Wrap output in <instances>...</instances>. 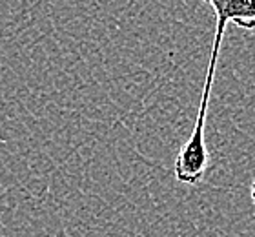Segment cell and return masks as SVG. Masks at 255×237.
Returning a JSON list of instances; mask_svg holds the SVG:
<instances>
[{"instance_id": "6da1fadb", "label": "cell", "mask_w": 255, "mask_h": 237, "mask_svg": "<svg viewBox=\"0 0 255 237\" xmlns=\"http://www.w3.org/2000/svg\"><path fill=\"white\" fill-rule=\"evenodd\" d=\"M224 35L215 33L212 42V55H210V64H208L206 79L202 86L201 102L197 110L195 126L191 132L190 139L184 142L181 152L177 153L173 172L175 179L184 185H197L204 179L210 163V153L206 146V117H208V106H210V95H212L213 80H215V71H217V60L221 55V44H223Z\"/></svg>"}, {"instance_id": "7a4b0ae2", "label": "cell", "mask_w": 255, "mask_h": 237, "mask_svg": "<svg viewBox=\"0 0 255 237\" xmlns=\"http://www.w3.org/2000/svg\"><path fill=\"white\" fill-rule=\"evenodd\" d=\"M215 13V33H224L230 22L243 29H255V0H202Z\"/></svg>"}, {"instance_id": "3957f363", "label": "cell", "mask_w": 255, "mask_h": 237, "mask_svg": "<svg viewBox=\"0 0 255 237\" xmlns=\"http://www.w3.org/2000/svg\"><path fill=\"white\" fill-rule=\"evenodd\" d=\"M250 194H252V203H254V206H255V177H254V181H252V190H250Z\"/></svg>"}]
</instances>
